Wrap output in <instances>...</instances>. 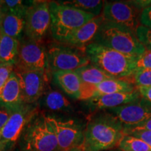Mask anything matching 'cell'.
<instances>
[{
	"label": "cell",
	"mask_w": 151,
	"mask_h": 151,
	"mask_svg": "<svg viewBox=\"0 0 151 151\" xmlns=\"http://www.w3.org/2000/svg\"><path fill=\"white\" fill-rule=\"evenodd\" d=\"M84 52L91 65L99 68L110 78L131 81L138 58L95 42L88 45L84 48Z\"/></svg>",
	"instance_id": "obj_2"
},
{
	"label": "cell",
	"mask_w": 151,
	"mask_h": 151,
	"mask_svg": "<svg viewBox=\"0 0 151 151\" xmlns=\"http://www.w3.org/2000/svg\"><path fill=\"white\" fill-rule=\"evenodd\" d=\"M14 67L21 70L50 72L47 50L40 43L27 37L20 40L18 62Z\"/></svg>",
	"instance_id": "obj_11"
},
{
	"label": "cell",
	"mask_w": 151,
	"mask_h": 151,
	"mask_svg": "<svg viewBox=\"0 0 151 151\" xmlns=\"http://www.w3.org/2000/svg\"><path fill=\"white\" fill-rule=\"evenodd\" d=\"M110 151H119V150H110Z\"/></svg>",
	"instance_id": "obj_38"
},
{
	"label": "cell",
	"mask_w": 151,
	"mask_h": 151,
	"mask_svg": "<svg viewBox=\"0 0 151 151\" xmlns=\"http://www.w3.org/2000/svg\"><path fill=\"white\" fill-rule=\"evenodd\" d=\"M49 5L52 36L61 43L95 17L89 13L63 4L60 1H50Z\"/></svg>",
	"instance_id": "obj_4"
},
{
	"label": "cell",
	"mask_w": 151,
	"mask_h": 151,
	"mask_svg": "<svg viewBox=\"0 0 151 151\" xmlns=\"http://www.w3.org/2000/svg\"><path fill=\"white\" fill-rule=\"evenodd\" d=\"M55 133L58 151L76 148H82L85 127L73 119H63L54 116H46Z\"/></svg>",
	"instance_id": "obj_10"
},
{
	"label": "cell",
	"mask_w": 151,
	"mask_h": 151,
	"mask_svg": "<svg viewBox=\"0 0 151 151\" xmlns=\"http://www.w3.org/2000/svg\"><path fill=\"white\" fill-rule=\"evenodd\" d=\"M15 109L0 106V130L5 125Z\"/></svg>",
	"instance_id": "obj_32"
},
{
	"label": "cell",
	"mask_w": 151,
	"mask_h": 151,
	"mask_svg": "<svg viewBox=\"0 0 151 151\" xmlns=\"http://www.w3.org/2000/svg\"><path fill=\"white\" fill-rule=\"evenodd\" d=\"M63 4L73 7L78 10L85 11L94 15V16H100L103 10L104 1L100 0H70V1H60Z\"/></svg>",
	"instance_id": "obj_23"
},
{
	"label": "cell",
	"mask_w": 151,
	"mask_h": 151,
	"mask_svg": "<svg viewBox=\"0 0 151 151\" xmlns=\"http://www.w3.org/2000/svg\"><path fill=\"white\" fill-rule=\"evenodd\" d=\"M124 134H129L140 139L151 148V131L146 129H124Z\"/></svg>",
	"instance_id": "obj_28"
},
{
	"label": "cell",
	"mask_w": 151,
	"mask_h": 151,
	"mask_svg": "<svg viewBox=\"0 0 151 151\" xmlns=\"http://www.w3.org/2000/svg\"><path fill=\"white\" fill-rule=\"evenodd\" d=\"M24 29V18L6 12L0 14V33L20 40Z\"/></svg>",
	"instance_id": "obj_20"
},
{
	"label": "cell",
	"mask_w": 151,
	"mask_h": 151,
	"mask_svg": "<svg viewBox=\"0 0 151 151\" xmlns=\"http://www.w3.org/2000/svg\"><path fill=\"white\" fill-rule=\"evenodd\" d=\"M50 1H33L28 8L24 18V29L26 37L36 42L46 37L50 29Z\"/></svg>",
	"instance_id": "obj_8"
},
{
	"label": "cell",
	"mask_w": 151,
	"mask_h": 151,
	"mask_svg": "<svg viewBox=\"0 0 151 151\" xmlns=\"http://www.w3.org/2000/svg\"><path fill=\"white\" fill-rule=\"evenodd\" d=\"M20 40L0 33V65L16 66Z\"/></svg>",
	"instance_id": "obj_19"
},
{
	"label": "cell",
	"mask_w": 151,
	"mask_h": 151,
	"mask_svg": "<svg viewBox=\"0 0 151 151\" xmlns=\"http://www.w3.org/2000/svg\"><path fill=\"white\" fill-rule=\"evenodd\" d=\"M33 1H20V0H5L2 1L3 13L6 12L20 18H25L28 8Z\"/></svg>",
	"instance_id": "obj_25"
},
{
	"label": "cell",
	"mask_w": 151,
	"mask_h": 151,
	"mask_svg": "<svg viewBox=\"0 0 151 151\" xmlns=\"http://www.w3.org/2000/svg\"><path fill=\"white\" fill-rule=\"evenodd\" d=\"M124 129H146L151 131V118L146 121L132 127H124Z\"/></svg>",
	"instance_id": "obj_34"
},
{
	"label": "cell",
	"mask_w": 151,
	"mask_h": 151,
	"mask_svg": "<svg viewBox=\"0 0 151 151\" xmlns=\"http://www.w3.org/2000/svg\"><path fill=\"white\" fill-rule=\"evenodd\" d=\"M14 151H20V150H19V149L18 148H17V147H16V148H15V150H14Z\"/></svg>",
	"instance_id": "obj_37"
},
{
	"label": "cell",
	"mask_w": 151,
	"mask_h": 151,
	"mask_svg": "<svg viewBox=\"0 0 151 151\" xmlns=\"http://www.w3.org/2000/svg\"><path fill=\"white\" fill-rule=\"evenodd\" d=\"M139 21L141 25L151 29V6L141 11Z\"/></svg>",
	"instance_id": "obj_31"
},
{
	"label": "cell",
	"mask_w": 151,
	"mask_h": 151,
	"mask_svg": "<svg viewBox=\"0 0 151 151\" xmlns=\"http://www.w3.org/2000/svg\"><path fill=\"white\" fill-rule=\"evenodd\" d=\"M136 35L146 49L151 50V29L143 25H139L136 30Z\"/></svg>",
	"instance_id": "obj_27"
},
{
	"label": "cell",
	"mask_w": 151,
	"mask_h": 151,
	"mask_svg": "<svg viewBox=\"0 0 151 151\" xmlns=\"http://www.w3.org/2000/svg\"><path fill=\"white\" fill-rule=\"evenodd\" d=\"M137 87L129 80L111 78L104 81L97 85H86L81 83L79 99L89 100L93 97L104 94L131 92L137 90Z\"/></svg>",
	"instance_id": "obj_14"
},
{
	"label": "cell",
	"mask_w": 151,
	"mask_h": 151,
	"mask_svg": "<svg viewBox=\"0 0 151 151\" xmlns=\"http://www.w3.org/2000/svg\"><path fill=\"white\" fill-rule=\"evenodd\" d=\"M119 151H151V148L140 139L124 134L119 143Z\"/></svg>",
	"instance_id": "obj_24"
},
{
	"label": "cell",
	"mask_w": 151,
	"mask_h": 151,
	"mask_svg": "<svg viewBox=\"0 0 151 151\" xmlns=\"http://www.w3.org/2000/svg\"><path fill=\"white\" fill-rule=\"evenodd\" d=\"M48 65L52 72L76 71L90 64L84 50L66 45H52L47 50Z\"/></svg>",
	"instance_id": "obj_7"
},
{
	"label": "cell",
	"mask_w": 151,
	"mask_h": 151,
	"mask_svg": "<svg viewBox=\"0 0 151 151\" xmlns=\"http://www.w3.org/2000/svg\"><path fill=\"white\" fill-rule=\"evenodd\" d=\"M101 16L104 21L136 33L139 25L140 9L129 1H104Z\"/></svg>",
	"instance_id": "obj_9"
},
{
	"label": "cell",
	"mask_w": 151,
	"mask_h": 151,
	"mask_svg": "<svg viewBox=\"0 0 151 151\" xmlns=\"http://www.w3.org/2000/svg\"><path fill=\"white\" fill-rule=\"evenodd\" d=\"M137 90L140 93L141 97L151 103V86L140 87V88H137Z\"/></svg>",
	"instance_id": "obj_33"
},
{
	"label": "cell",
	"mask_w": 151,
	"mask_h": 151,
	"mask_svg": "<svg viewBox=\"0 0 151 151\" xmlns=\"http://www.w3.org/2000/svg\"><path fill=\"white\" fill-rule=\"evenodd\" d=\"M107 111L116 116L124 127H132L151 118V103L141 97L133 102Z\"/></svg>",
	"instance_id": "obj_13"
},
{
	"label": "cell",
	"mask_w": 151,
	"mask_h": 151,
	"mask_svg": "<svg viewBox=\"0 0 151 151\" xmlns=\"http://www.w3.org/2000/svg\"><path fill=\"white\" fill-rule=\"evenodd\" d=\"M104 22L101 14L95 16L82 27L78 28L62 44L84 50V48L92 43Z\"/></svg>",
	"instance_id": "obj_15"
},
{
	"label": "cell",
	"mask_w": 151,
	"mask_h": 151,
	"mask_svg": "<svg viewBox=\"0 0 151 151\" xmlns=\"http://www.w3.org/2000/svg\"><path fill=\"white\" fill-rule=\"evenodd\" d=\"M14 70V66L0 65V94Z\"/></svg>",
	"instance_id": "obj_30"
},
{
	"label": "cell",
	"mask_w": 151,
	"mask_h": 151,
	"mask_svg": "<svg viewBox=\"0 0 151 151\" xmlns=\"http://www.w3.org/2000/svg\"><path fill=\"white\" fill-rule=\"evenodd\" d=\"M73 151H83L81 148H73Z\"/></svg>",
	"instance_id": "obj_36"
},
{
	"label": "cell",
	"mask_w": 151,
	"mask_h": 151,
	"mask_svg": "<svg viewBox=\"0 0 151 151\" xmlns=\"http://www.w3.org/2000/svg\"><path fill=\"white\" fill-rule=\"evenodd\" d=\"M80 78L81 83L86 85H97L104 81L111 79L99 68L89 64L75 71Z\"/></svg>",
	"instance_id": "obj_22"
},
{
	"label": "cell",
	"mask_w": 151,
	"mask_h": 151,
	"mask_svg": "<svg viewBox=\"0 0 151 151\" xmlns=\"http://www.w3.org/2000/svg\"><path fill=\"white\" fill-rule=\"evenodd\" d=\"M41 104L43 107L52 111H69L71 110L70 101L57 90L48 89L41 97Z\"/></svg>",
	"instance_id": "obj_21"
},
{
	"label": "cell",
	"mask_w": 151,
	"mask_h": 151,
	"mask_svg": "<svg viewBox=\"0 0 151 151\" xmlns=\"http://www.w3.org/2000/svg\"><path fill=\"white\" fill-rule=\"evenodd\" d=\"M132 78L137 88L150 87L151 86V69H136Z\"/></svg>",
	"instance_id": "obj_26"
},
{
	"label": "cell",
	"mask_w": 151,
	"mask_h": 151,
	"mask_svg": "<svg viewBox=\"0 0 151 151\" xmlns=\"http://www.w3.org/2000/svg\"><path fill=\"white\" fill-rule=\"evenodd\" d=\"M151 69V50L146 49L137 58L136 69Z\"/></svg>",
	"instance_id": "obj_29"
},
{
	"label": "cell",
	"mask_w": 151,
	"mask_h": 151,
	"mask_svg": "<svg viewBox=\"0 0 151 151\" xmlns=\"http://www.w3.org/2000/svg\"><path fill=\"white\" fill-rule=\"evenodd\" d=\"M16 147L20 151H58L55 133L46 115L37 113L29 120Z\"/></svg>",
	"instance_id": "obj_3"
},
{
	"label": "cell",
	"mask_w": 151,
	"mask_h": 151,
	"mask_svg": "<svg viewBox=\"0 0 151 151\" xmlns=\"http://www.w3.org/2000/svg\"><path fill=\"white\" fill-rule=\"evenodd\" d=\"M39 113L34 104H23L13 111L5 125L0 130V151H14L24 127Z\"/></svg>",
	"instance_id": "obj_6"
},
{
	"label": "cell",
	"mask_w": 151,
	"mask_h": 151,
	"mask_svg": "<svg viewBox=\"0 0 151 151\" xmlns=\"http://www.w3.org/2000/svg\"><path fill=\"white\" fill-rule=\"evenodd\" d=\"M14 71L20 81L24 104H34L48 89L50 72L21 70L15 67Z\"/></svg>",
	"instance_id": "obj_12"
},
{
	"label": "cell",
	"mask_w": 151,
	"mask_h": 151,
	"mask_svg": "<svg viewBox=\"0 0 151 151\" xmlns=\"http://www.w3.org/2000/svg\"><path fill=\"white\" fill-rule=\"evenodd\" d=\"M55 83L69 97L79 99L81 81L75 71H60L52 72Z\"/></svg>",
	"instance_id": "obj_18"
},
{
	"label": "cell",
	"mask_w": 151,
	"mask_h": 151,
	"mask_svg": "<svg viewBox=\"0 0 151 151\" xmlns=\"http://www.w3.org/2000/svg\"><path fill=\"white\" fill-rule=\"evenodd\" d=\"M93 42L122 53L139 58L146 50L136 33L104 21Z\"/></svg>",
	"instance_id": "obj_5"
},
{
	"label": "cell",
	"mask_w": 151,
	"mask_h": 151,
	"mask_svg": "<svg viewBox=\"0 0 151 151\" xmlns=\"http://www.w3.org/2000/svg\"><path fill=\"white\" fill-rule=\"evenodd\" d=\"M124 135V125L109 112L92 116L85 127L83 151H108L118 148Z\"/></svg>",
	"instance_id": "obj_1"
},
{
	"label": "cell",
	"mask_w": 151,
	"mask_h": 151,
	"mask_svg": "<svg viewBox=\"0 0 151 151\" xmlns=\"http://www.w3.org/2000/svg\"><path fill=\"white\" fill-rule=\"evenodd\" d=\"M23 104L20 81L14 70L0 94V106L15 109Z\"/></svg>",
	"instance_id": "obj_17"
},
{
	"label": "cell",
	"mask_w": 151,
	"mask_h": 151,
	"mask_svg": "<svg viewBox=\"0 0 151 151\" xmlns=\"http://www.w3.org/2000/svg\"><path fill=\"white\" fill-rule=\"evenodd\" d=\"M3 10H2V1H0V14H2Z\"/></svg>",
	"instance_id": "obj_35"
},
{
	"label": "cell",
	"mask_w": 151,
	"mask_h": 151,
	"mask_svg": "<svg viewBox=\"0 0 151 151\" xmlns=\"http://www.w3.org/2000/svg\"><path fill=\"white\" fill-rule=\"evenodd\" d=\"M141 97V94L137 89L131 92L104 94V95L93 97L87 101L90 109L92 111H97L104 110V109L109 110L120 106L137 101Z\"/></svg>",
	"instance_id": "obj_16"
}]
</instances>
